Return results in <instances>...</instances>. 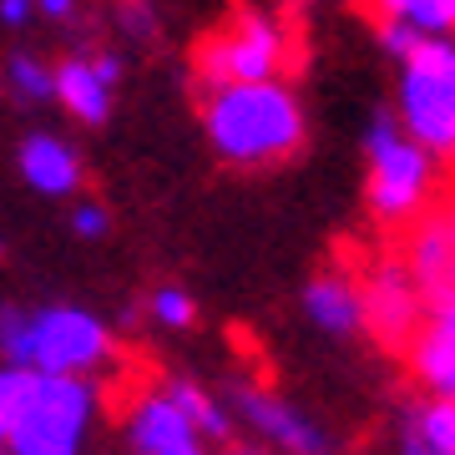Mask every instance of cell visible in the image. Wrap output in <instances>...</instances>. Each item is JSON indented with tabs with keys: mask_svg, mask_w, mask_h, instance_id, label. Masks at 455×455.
I'll list each match as a JSON object with an SVG mask.
<instances>
[{
	"mask_svg": "<svg viewBox=\"0 0 455 455\" xmlns=\"http://www.w3.org/2000/svg\"><path fill=\"white\" fill-rule=\"evenodd\" d=\"M5 71H11V82H16V92L26 101H46L51 97V71L41 61H31V56H11Z\"/></svg>",
	"mask_w": 455,
	"mask_h": 455,
	"instance_id": "ffe728a7",
	"label": "cell"
},
{
	"mask_svg": "<svg viewBox=\"0 0 455 455\" xmlns=\"http://www.w3.org/2000/svg\"><path fill=\"white\" fill-rule=\"evenodd\" d=\"M405 26H415L425 41H455V0H410Z\"/></svg>",
	"mask_w": 455,
	"mask_h": 455,
	"instance_id": "e0dca14e",
	"label": "cell"
},
{
	"mask_svg": "<svg viewBox=\"0 0 455 455\" xmlns=\"http://www.w3.org/2000/svg\"><path fill=\"white\" fill-rule=\"evenodd\" d=\"M31 370H16V364H0V445H5V435H11V425H16V410L20 400H26V390H31Z\"/></svg>",
	"mask_w": 455,
	"mask_h": 455,
	"instance_id": "d6986e66",
	"label": "cell"
},
{
	"mask_svg": "<svg viewBox=\"0 0 455 455\" xmlns=\"http://www.w3.org/2000/svg\"><path fill=\"white\" fill-rule=\"evenodd\" d=\"M163 455H208V445H203V440H182V445H172V451H163Z\"/></svg>",
	"mask_w": 455,
	"mask_h": 455,
	"instance_id": "83f0119b",
	"label": "cell"
},
{
	"mask_svg": "<svg viewBox=\"0 0 455 455\" xmlns=\"http://www.w3.org/2000/svg\"><path fill=\"white\" fill-rule=\"evenodd\" d=\"M395 455H445V451H435V445H425L415 430H410L405 420H400V430H395Z\"/></svg>",
	"mask_w": 455,
	"mask_h": 455,
	"instance_id": "cb8c5ba5",
	"label": "cell"
},
{
	"mask_svg": "<svg viewBox=\"0 0 455 455\" xmlns=\"http://www.w3.org/2000/svg\"><path fill=\"white\" fill-rule=\"evenodd\" d=\"M223 455H268V451H253V445H228Z\"/></svg>",
	"mask_w": 455,
	"mask_h": 455,
	"instance_id": "f1b7e54d",
	"label": "cell"
},
{
	"mask_svg": "<svg viewBox=\"0 0 455 455\" xmlns=\"http://www.w3.org/2000/svg\"><path fill=\"white\" fill-rule=\"evenodd\" d=\"M0 355L31 374H92L112 355V329L76 304L16 309L0 304Z\"/></svg>",
	"mask_w": 455,
	"mask_h": 455,
	"instance_id": "7a4b0ae2",
	"label": "cell"
},
{
	"mask_svg": "<svg viewBox=\"0 0 455 455\" xmlns=\"http://www.w3.org/2000/svg\"><path fill=\"white\" fill-rule=\"evenodd\" d=\"M400 420H405L425 445L455 455V405H451V400H430V395H425V400H415Z\"/></svg>",
	"mask_w": 455,
	"mask_h": 455,
	"instance_id": "2e32d148",
	"label": "cell"
},
{
	"mask_svg": "<svg viewBox=\"0 0 455 455\" xmlns=\"http://www.w3.org/2000/svg\"><path fill=\"white\" fill-rule=\"evenodd\" d=\"M395 122L435 167H455V41H420L400 61Z\"/></svg>",
	"mask_w": 455,
	"mask_h": 455,
	"instance_id": "277c9868",
	"label": "cell"
},
{
	"mask_svg": "<svg viewBox=\"0 0 455 455\" xmlns=\"http://www.w3.org/2000/svg\"><path fill=\"white\" fill-rule=\"evenodd\" d=\"M26 5H31V0H0V16H5V26H20V20H26Z\"/></svg>",
	"mask_w": 455,
	"mask_h": 455,
	"instance_id": "484cf974",
	"label": "cell"
},
{
	"mask_svg": "<svg viewBox=\"0 0 455 455\" xmlns=\"http://www.w3.org/2000/svg\"><path fill=\"white\" fill-rule=\"evenodd\" d=\"M374 36H379L385 56H395V61H405L410 51H415V46L425 41V36L415 31V26H405V20H379V26H374Z\"/></svg>",
	"mask_w": 455,
	"mask_h": 455,
	"instance_id": "44dd1931",
	"label": "cell"
},
{
	"mask_svg": "<svg viewBox=\"0 0 455 455\" xmlns=\"http://www.w3.org/2000/svg\"><path fill=\"white\" fill-rule=\"evenodd\" d=\"M182 440H197V430L188 425V415L167 400V390L142 395V400L132 405V415H127L132 455H163V451H172V445H182Z\"/></svg>",
	"mask_w": 455,
	"mask_h": 455,
	"instance_id": "7c38bea8",
	"label": "cell"
},
{
	"mask_svg": "<svg viewBox=\"0 0 455 455\" xmlns=\"http://www.w3.org/2000/svg\"><path fill=\"white\" fill-rule=\"evenodd\" d=\"M400 263L410 268L415 289L425 293V309L445 293H455V203L425 212L420 223L410 228V243Z\"/></svg>",
	"mask_w": 455,
	"mask_h": 455,
	"instance_id": "9c48e42d",
	"label": "cell"
},
{
	"mask_svg": "<svg viewBox=\"0 0 455 455\" xmlns=\"http://www.w3.org/2000/svg\"><path fill=\"white\" fill-rule=\"evenodd\" d=\"M167 400L188 415V425L197 430L203 445H208V440L212 445H228V440H233V410L218 405L208 390H197L193 379H172V385H167Z\"/></svg>",
	"mask_w": 455,
	"mask_h": 455,
	"instance_id": "9a60e30c",
	"label": "cell"
},
{
	"mask_svg": "<svg viewBox=\"0 0 455 455\" xmlns=\"http://www.w3.org/2000/svg\"><path fill=\"white\" fill-rule=\"evenodd\" d=\"M289 66V31L263 11H238L193 46V82L197 92L218 86H248V82H278Z\"/></svg>",
	"mask_w": 455,
	"mask_h": 455,
	"instance_id": "5b68a950",
	"label": "cell"
},
{
	"mask_svg": "<svg viewBox=\"0 0 455 455\" xmlns=\"http://www.w3.org/2000/svg\"><path fill=\"white\" fill-rule=\"evenodd\" d=\"M20 178L31 182L36 193L46 197H66L82 188V157L71 152L66 142L46 137V132H36L20 142Z\"/></svg>",
	"mask_w": 455,
	"mask_h": 455,
	"instance_id": "4fadbf2b",
	"label": "cell"
},
{
	"mask_svg": "<svg viewBox=\"0 0 455 455\" xmlns=\"http://www.w3.org/2000/svg\"><path fill=\"white\" fill-rule=\"evenodd\" d=\"M233 415L283 455H334L339 451L334 435L314 415H304L293 400H283L274 390H259V385H233Z\"/></svg>",
	"mask_w": 455,
	"mask_h": 455,
	"instance_id": "ba28073f",
	"label": "cell"
},
{
	"mask_svg": "<svg viewBox=\"0 0 455 455\" xmlns=\"http://www.w3.org/2000/svg\"><path fill=\"white\" fill-rule=\"evenodd\" d=\"M405 355H410V374L430 390V400L455 405V293H445L425 309Z\"/></svg>",
	"mask_w": 455,
	"mask_h": 455,
	"instance_id": "30bf717a",
	"label": "cell"
},
{
	"mask_svg": "<svg viewBox=\"0 0 455 455\" xmlns=\"http://www.w3.org/2000/svg\"><path fill=\"white\" fill-rule=\"evenodd\" d=\"M374 11H379V20H405L410 11V0H370Z\"/></svg>",
	"mask_w": 455,
	"mask_h": 455,
	"instance_id": "d4e9b609",
	"label": "cell"
},
{
	"mask_svg": "<svg viewBox=\"0 0 455 455\" xmlns=\"http://www.w3.org/2000/svg\"><path fill=\"white\" fill-rule=\"evenodd\" d=\"M116 16L127 26L132 36H152V11H147V0H116Z\"/></svg>",
	"mask_w": 455,
	"mask_h": 455,
	"instance_id": "7402d4cb",
	"label": "cell"
},
{
	"mask_svg": "<svg viewBox=\"0 0 455 455\" xmlns=\"http://www.w3.org/2000/svg\"><path fill=\"white\" fill-rule=\"evenodd\" d=\"M197 112L208 132L212 152L228 167H278L299 157V147L309 137L304 107L283 82H248V86H218V92H197Z\"/></svg>",
	"mask_w": 455,
	"mask_h": 455,
	"instance_id": "6da1fadb",
	"label": "cell"
},
{
	"mask_svg": "<svg viewBox=\"0 0 455 455\" xmlns=\"http://www.w3.org/2000/svg\"><path fill=\"white\" fill-rule=\"evenodd\" d=\"M440 167L410 142L395 112H374L364 127V208L385 228H415L430 212Z\"/></svg>",
	"mask_w": 455,
	"mask_h": 455,
	"instance_id": "3957f363",
	"label": "cell"
},
{
	"mask_svg": "<svg viewBox=\"0 0 455 455\" xmlns=\"http://www.w3.org/2000/svg\"><path fill=\"white\" fill-rule=\"evenodd\" d=\"M51 97H61V107L76 116V122H86V127H101L107 112H112V92L97 82L92 61H82V56H66V61L51 71Z\"/></svg>",
	"mask_w": 455,
	"mask_h": 455,
	"instance_id": "5bb4252c",
	"label": "cell"
},
{
	"mask_svg": "<svg viewBox=\"0 0 455 455\" xmlns=\"http://www.w3.org/2000/svg\"><path fill=\"white\" fill-rule=\"evenodd\" d=\"M304 319L314 329H324L334 339H349L364 329V304H359V283L339 268H329V274H314L304 283Z\"/></svg>",
	"mask_w": 455,
	"mask_h": 455,
	"instance_id": "8fae6325",
	"label": "cell"
},
{
	"mask_svg": "<svg viewBox=\"0 0 455 455\" xmlns=\"http://www.w3.org/2000/svg\"><path fill=\"white\" fill-rule=\"evenodd\" d=\"M71 228H76L82 238H101V233H107V208H97V203H82V208L71 212Z\"/></svg>",
	"mask_w": 455,
	"mask_h": 455,
	"instance_id": "603a6c76",
	"label": "cell"
},
{
	"mask_svg": "<svg viewBox=\"0 0 455 455\" xmlns=\"http://www.w3.org/2000/svg\"><path fill=\"white\" fill-rule=\"evenodd\" d=\"M147 314H152L163 329H193L197 324V304L182 289H157L152 299H147Z\"/></svg>",
	"mask_w": 455,
	"mask_h": 455,
	"instance_id": "ac0fdd59",
	"label": "cell"
},
{
	"mask_svg": "<svg viewBox=\"0 0 455 455\" xmlns=\"http://www.w3.org/2000/svg\"><path fill=\"white\" fill-rule=\"evenodd\" d=\"M359 304H364V334H374V344H385L395 355H405L425 319V293L415 289L405 263L400 259L374 263L359 283Z\"/></svg>",
	"mask_w": 455,
	"mask_h": 455,
	"instance_id": "52a82bcc",
	"label": "cell"
},
{
	"mask_svg": "<svg viewBox=\"0 0 455 455\" xmlns=\"http://www.w3.org/2000/svg\"><path fill=\"white\" fill-rule=\"evenodd\" d=\"M97 415V385L82 374H36L16 425L5 435V455H82Z\"/></svg>",
	"mask_w": 455,
	"mask_h": 455,
	"instance_id": "8992f818",
	"label": "cell"
},
{
	"mask_svg": "<svg viewBox=\"0 0 455 455\" xmlns=\"http://www.w3.org/2000/svg\"><path fill=\"white\" fill-rule=\"evenodd\" d=\"M41 11H46V16H56V20H66L71 11H76V0H41Z\"/></svg>",
	"mask_w": 455,
	"mask_h": 455,
	"instance_id": "4316f807",
	"label": "cell"
}]
</instances>
